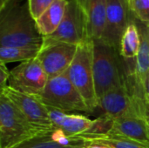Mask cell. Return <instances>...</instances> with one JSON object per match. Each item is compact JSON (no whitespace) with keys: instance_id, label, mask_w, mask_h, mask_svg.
I'll use <instances>...</instances> for the list:
<instances>
[{"instance_id":"obj_7","label":"cell","mask_w":149,"mask_h":148,"mask_svg":"<svg viewBox=\"0 0 149 148\" xmlns=\"http://www.w3.org/2000/svg\"><path fill=\"white\" fill-rule=\"evenodd\" d=\"M38 97L46 106L65 113H90L83 97L72 85L65 72L49 79L45 89Z\"/></svg>"},{"instance_id":"obj_3","label":"cell","mask_w":149,"mask_h":148,"mask_svg":"<svg viewBox=\"0 0 149 148\" xmlns=\"http://www.w3.org/2000/svg\"><path fill=\"white\" fill-rule=\"evenodd\" d=\"M98 107L103 111L102 115L112 120L127 117H142L147 120L149 116V106L139 97L128 77L124 85L102 96L99 99Z\"/></svg>"},{"instance_id":"obj_14","label":"cell","mask_w":149,"mask_h":148,"mask_svg":"<svg viewBox=\"0 0 149 148\" xmlns=\"http://www.w3.org/2000/svg\"><path fill=\"white\" fill-rule=\"evenodd\" d=\"M108 133L121 135L149 147V129L148 121L142 117L120 118L113 120Z\"/></svg>"},{"instance_id":"obj_13","label":"cell","mask_w":149,"mask_h":148,"mask_svg":"<svg viewBox=\"0 0 149 148\" xmlns=\"http://www.w3.org/2000/svg\"><path fill=\"white\" fill-rule=\"evenodd\" d=\"M52 127L59 129L68 137H75L87 133L94 126L96 120H90L79 114H69L47 106Z\"/></svg>"},{"instance_id":"obj_25","label":"cell","mask_w":149,"mask_h":148,"mask_svg":"<svg viewBox=\"0 0 149 148\" xmlns=\"http://www.w3.org/2000/svg\"><path fill=\"white\" fill-rule=\"evenodd\" d=\"M147 121H148V129H149V116L147 118Z\"/></svg>"},{"instance_id":"obj_12","label":"cell","mask_w":149,"mask_h":148,"mask_svg":"<svg viewBox=\"0 0 149 148\" xmlns=\"http://www.w3.org/2000/svg\"><path fill=\"white\" fill-rule=\"evenodd\" d=\"M89 143L81 137H68L59 129L38 133L13 148H84Z\"/></svg>"},{"instance_id":"obj_1","label":"cell","mask_w":149,"mask_h":148,"mask_svg":"<svg viewBox=\"0 0 149 148\" xmlns=\"http://www.w3.org/2000/svg\"><path fill=\"white\" fill-rule=\"evenodd\" d=\"M43 42L28 3L21 5L15 1L0 10V47L41 50Z\"/></svg>"},{"instance_id":"obj_21","label":"cell","mask_w":149,"mask_h":148,"mask_svg":"<svg viewBox=\"0 0 149 148\" xmlns=\"http://www.w3.org/2000/svg\"><path fill=\"white\" fill-rule=\"evenodd\" d=\"M55 0H28V7L32 17L37 20Z\"/></svg>"},{"instance_id":"obj_6","label":"cell","mask_w":149,"mask_h":148,"mask_svg":"<svg viewBox=\"0 0 149 148\" xmlns=\"http://www.w3.org/2000/svg\"><path fill=\"white\" fill-rule=\"evenodd\" d=\"M88 40L90 39L84 0H69L62 22L52 34L44 37L42 47L57 43L79 45Z\"/></svg>"},{"instance_id":"obj_19","label":"cell","mask_w":149,"mask_h":148,"mask_svg":"<svg viewBox=\"0 0 149 148\" xmlns=\"http://www.w3.org/2000/svg\"><path fill=\"white\" fill-rule=\"evenodd\" d=\"M40 50L23 47H0V62H24L38 57Z\"/></svg>"},{"instance_id":"obj_9","label":"cell","mask_w":149,"mask_h":148,"mask_svg":"<svg viewBox=\"0 0 149 148\" xmlns=\"http://www.w3.org/2000/svg\"><path fill=\"white\" fill-rule=\"evenodd\" d=\"M24 113L31 126L39 133L53 129L47 106L36 95L17 92L10 86L1 90Z\"/></svg>"},{"instance_id":"obj_15","label":"cell","mask_w":149,"mask_h":148,"mask_svg":"<svg viewBox=\"0 0 149 148\" xmlns=\"http://www.w3.org/2000/svg\"><path fill=\"white\" fill-rule=\"evenodd\" d=\"M87 17L88 38L101 39L107 20V0H84Z\"/></svg>"},{"instance_id":"obj_16","label":"cell","mask_w":149,"mask_h":148,"mask_svg":"<svg viewBox=\"0 0 149 148\" xmlns=\"http://www.w3.org/2000/svg\"><path fill=\"white\" fill-rule=\"evenodd\" d=\"M67 2V0H55L36 20L38 31L43 37L52 34L58 29L65 16Z\"/></svg>"},{"instance_id":"obj_2","label":"cell","mask_w":149,"mask_h":148,"mask_svg":"<svg viewBox=\"0 0 149 148\" xmlns=\"http://www.w3.org/2000/svg\"><path fill=\"white\" fill-rule=\"evenodd\" d=\"M93 69L98 102L107 92L127 80V64L120 51L100 39L93 41Z\"/></svg>"},{"instance_id":"obj_20","label":"cell","mask_w":149,"mask_h":148,"mask_svg":"<svg viewBox=\"0 0 149 148\" xmlns=\"http://www.w3.org/2000/svg\"><path fill=\"white\" fill-rule=\"evenodd\" d=\"M128 3L134 17L149 24V0H128Z\"/></svg>"},{"instance_id":"obj_18","label":"cell","mask_w":149,"mask_h":148,"mask_svg":"<svg viewBox=\"0 0 149 148\" xmlns=\"http://www.w3.org/2000/svg\"><path fill=\"white\" fill-rule=\"evenodd\" d=\"M140 44V32L134 20V16L133 15V18L127 27L120 41V53L125 61L135 60L139 52Z\"/></svg>"},{"instance_id":"obj_11","label":"cell","mask_w":149,"mask_h":148,"mask_svg":"<svg viewBox=\"0 0 149 148\" xmlns=\"http://www.w3.org/2000/svg\"><path fill=\"white\" fill-rule=\"evenodd\" d=\"M78 45L57 43L42 47L37 58L48 78L52 79L67 71L76 55Z\"/></svg>"},{"instance_id":"obj_10","label":"cell","mask_w":149,"mask_h":148,"mask_svg":"<svg viewBox=\"0 0 149 148\" xmlns=\"http://www.w3.org/2000/svg\"><path fill=\"white\" fill-rule=\"evenodd\" d=\"M132 18L128 0H107L106 25L100 40L120 51L122 36Z\"/></svg>"},{"instance_id":"obj_5","label":"cell","mask_w":149,"mask_h":148,"mask_svg":"<svg viewBox=\"0 0 149 148\" xmlns=\"http://www.w3.org/2000/svg\"><path fill=\"white\" fill-rule=\"evenodd\" d=\"M38 133L19 108L0 92V148H13Z\"/></svg>"},{"instance_id":"obj_4","label":"cell","mask_w":149,"mask_h":148,"mask_svg":"<svg viewBox=\"0 0 149 148\" xmlns=\"http://www.w3.org/2000/svg\"><path fill=\"white\" fill-rule=\"evenodd\" d=\"M93 41L88 40L79 45L76 55L65 72L67 77L83 97L90 113L99 105L93 79Z\"/></svg>"},{"instance_id":"obj_23","label":"cell","mask_w":149,"mask_h":148,"mask_svg":"<svg viewBox=\"0 0 149 148\" xmlns=\"http://www.w3.org/2000/svg\"><path fill=\"white\" fill-rule=\"evenodd\" d=\"M144 94H145V99L147 101V104L149 106V73L147 76V79L144 83Z\"/></svg>"},{"instance_id":"obj_26","label":"cell","mask_w":149,"mask_h":148,"mask_svg":"<svg viewBox=\"0 0 149 148\" xmlns=\"http://www.w3.org/2000/svg\"><path fill=\"white\" fill-rule=\"evenodd\" d=\"M16 0H11V2H15Z\"/></svg>"},{"instance_id":"obj_24","label":"cell","mask_w":149,"mask_h":148,"mask_svg":"<svg viewBox=\"0 0 149 148\" xmlns=\"http://www.w3.org/2000/svg\"><path fill=\"white\" fill-rule=\"evenodd\" d=\"M84 148H109L106 146H103V145H100V144H90L88 145L87 147Z\"/></svg>"},{"instance_id":"obj_17","label":"cell","mask_w":149,"mask_h":148,"mask_svg":"<svg viewBox=\"0 0 149 148\" xmlns=\"http://www.w3.org/2000/svg\"><path fill=\"white\" fill-rule=\"evenodd\" d=\"M79 137L86 140L89 145L100 144L109 148H149L140 142L111 133L103 134H81Z\"/></svg>"},{"instance_id":"obj_22","label":"cell","mask_w":149,"mask_h":148,"mask_svg":"<svg viewBox=\"0 0 149 148\" xmlns=\"http://www.w3.org/2000/svg\"><path fill=\"white\" fill-rule=\"evenodd\" d=\"M10 72L6 66V64L0 62V91L4 89L7 85V81L9 80Z\"/></svg>"},{"instance_id":"obj_8","label":"cell","mask_w":149,"mask_h":148,"mask_svg":"<svg viewBox=\"0 0 149 148\" xmlns=\"http://www.w3.org/2000/svg\"><path fill=\"white\" fill-rule=\"evenodd\" d=\"M49 80L38 58L21 62L10 72L8 86L30 95L38 96Z\"/></svg>"}]
</instances>
